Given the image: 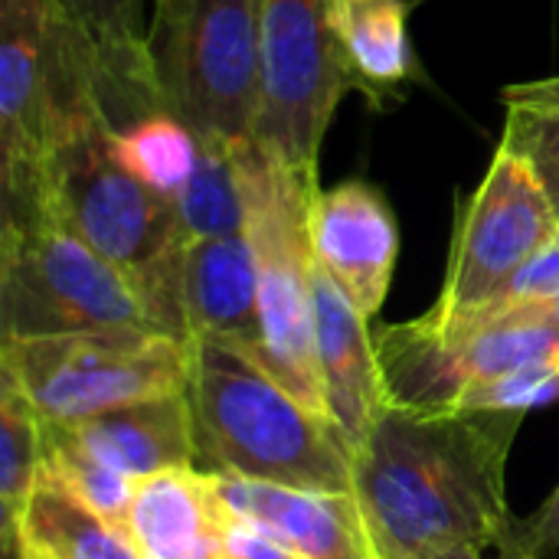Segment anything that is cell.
Returning <instances> with one entry per match:
<instances>
[{
	"instance_id": "6da1fadb",
	"label": "cell",
	"mask_w": 559,
	"mask_h": 559,
	"mask_svg": "<svg viewBox=\"0 0 559 559\" xmlns=\"http://www.w3.org/2000/svg\"><path fill=\"white\" fill-rule=\"evenodd\" d=\"M527 413L383 406L354 455L357 495L396 559L472 544L504 550L514 537L508 455Z\"/></svg>"
},
{
	"instance_id": "5bb4252c",
	"label": "cell",
	"mask_w": 559,
	"mask_h": 559,
	"mask_svg": "<svg viewBox=\"0 0 559 559\" xmlns=\"http://www.w3.org/2000/svg\"><path fill=\"white\" fill-rule=\"evenodd\" d=\"M223 501L292 540L305 559H396L360 495H311L216 475Z\"/></svg>"
},
{
	"instance_id": "3957f363",
	"label": "cell",
	"mask_w": 559,
	"mask_h": 559,
	"mask_svg": "<svg viewBox=\"0 0 559 559\" xmlns=\"http://www.w3.org/2000/svg\"><path fill=\"white\" fill-rule=\"evenodd\" d=\"M197 468L311 495H357L354 449L259 357L223 337L187 344Z\"/></svg>"
},
{
	"instance_id": "7a4b0ae2",
	"label": "cell",
	"mask_w": 559,
	"mask_h": 559,
	"mask_svg": "<svg viewBox=\"0 0 559 559\" xmlns=\"http://www.w3.org/2000/svg\"><path fill=\"white\" fill-rule=\"evenodd\" d=\"M115 128L95 49L72 26L46 177L49 216L128 272L144 295L154 328L180 341L174 272L183 239L174 197L144 187L118 160Z\"/></svg>"
},
{
	"instance_id": "1f68e13d",
	"label": "cell",
	"mask_w": 559,
	"mask_h": 559,
	"mask_svg": "<svg viewBox=\"0 0 559 559\" xmlns=\"http://www.w3.org/2000/svg\"><path fill=\"white\" fill-rule=\"evenodd\" d=\"M328 3H331V10H334V7H337V3H344V0H328Z\"/></svg>"
},
{
	"instance_id": "9c48e42d",
	"label": "cell",
	"mask_w": 559,
	"mask_h": 559,
	"mask_svg": "<svg viewBox=\"0 0 559 559\" xmlns=\"http://www.w3.org/2000/svg\"><path fill=\"white\" fill-rule=\"evenodd\" d=\"M72 23L56 0H0V210L3 226L49 216L46 177Z\"/></svg>"
},
{
	"instance_id": "4316f807",
	"label": "cell",
	"mask_w": 559,
	"mask_h": 559,
	"mask_svg": "<svg viewBox=\"0 0 559 559\" xmlns=\"http://www.w3.org/2000/svg\"><path fill=\"white\" fill-rule=\"evenodd\" d=\"M550 298H559V239L547 242L511 278V285L495 301H504V305H540V301H550Z\"/></svg>"
},
{
	"instance_id": "f546056e",
	"label": "cell",
	"mask_w": 559,
	"mask_h": 559,
	"mask_svg": "<svg viewBox=\"0 0 559 559\" xmlns=\"http://www.w3.org/2000/svg\"><path fill=\"white\" fill-rule=\"evenodd\" d=\"M485 550L472 547V544H445V547H432L419 559H485Z\"/></svg>"
},
{
	"instance_id": "8fae6325",
	"label": "cell",
	"mask_w": 559,
	"mask_h": 559,
	"mask_svg": "<svg viewBox=\"0 0 559 559\" xmlns=\"http://www.w3.org/2000/svg\"><path fill=\"white\" fill-rule=\"evenodd\" d=\"M314 262L344 288L364 318H373L390 292L400 229L380 190L360 180L318 190L308 210Z\"/></svg>"
},
{
	"instance_id": "ac0fdd59",
	"label": "cell",
	"mask_w": 559,
	"mask_h": 559,
	"mask_svg": "<svg viewBox=\"0 0 559 559\" xmlns=\"http://www.w3.org/2000/svg\"><path fill=\"white\" fill-rule=\"evenodd\" d=\"M20 559H141L131 534L75 491H69L43 462L36 485L16 524Z\"/></svg>"
},
{
	"instance_id": "ffe728a7",
	"label": "cell",
	"mask_w": 559,
	"mask_h": 559,
	"mask_svg": "<svg viewBox=\"0 0 559 559\" xmlns=\"http://www.w3.org/2000/svg\"><path fill=\"white\" fill-rule=\"evenodd\" d=\"M236 144L226 138H200L197 170L174 197L180 239L246 233V187Z\"/></svg>"
},
{
	"instance_id": "4fadbf2b",
	"label": "cell",
	"mask_w": 559,
	"mask_h": 559,
	"mask_svg": "<svg viewBox=\"0 0 559 559\" xmlns=\"http://www.w3.org/2000/svg\"><path fill=\"white\" fill-rule=\"evenodd\" d=\"M311 288H314V337H318V364L324 380L328 416L357 455L373 419L386 406L380 364H377V341L367 328L370 318L357 311V305L344 295V288L318 262H314Z\"/></svg>"
},
{
	"instance_id": "7402d4cb",
	"label": "cell",
	"mask_w": 559,
	"mask_h": 559,
	"mask_svg": "<svg viewBox=\"0 0 559 559\" xmlns=\"http://www.w3.org/2000/svg\"><path fill=\"white\" fill-rule=\"evenodd\" d=\"M118 160L151 190L177 197L200 160V138L170 111H151L115 128Z\"/></svg>"
},
{
	"instance_id": "d4e9b609",
	"label": "cell",
	"mask_w": 559,
	"mask_h": 559,
	"mask_svg": "<svg viewBox=\"0 0 559 559\" xmlns=\"http://www.w3.org/2000/svg\"><path fill=\"white\" fill-rule=\"evenodd\" d=\"M559 400V360L527 364L498 380L481 383L462 409H498V413H531Z\"/></svg>"
},
{
	"instance_id": "f1b7e54d",
	"label": "cell",
	"mask_w": 559,
	"mask_h": 559,
	"mask_svg": "<svg viewBox=\"0 0 559 559\" xmlns=\"http://www.w3.org/2000/svg\"><path fill=\"white\" fill-rule=\"evenodd\" d=\"M504 98H531V102H559V79H544L531 85H514L504 92Z\"/></svg>"
},
{
	"instance_id": "52a82bcc",
	"label": "cell",
	"mask_w": 559,
	"mask_h": 559,
	"mask_svg": "<svg viewBox=\"0 0 559 559\" xmlns=\"http://www.w3.org/2000/svg\"><path fill=\"white\" fill-rule=\"evenodd\" d=\"M111 328L157 331L128 272L56 216L0 226V341Z\"/></svg>"
},
{
	"instance_id": "d6986e66",
	"label": "cell",
	"mask_w": 559,
	"mask_h": 559,
	"mask_svg": "<svg viewBox=\"0 0 559 559\" xmlns=\"http://www.w3.org/2000/svg\"><path fill=\"white\" fill-rule=\"evenodd\" d=\"M354 82L370 98L390 95L413 75L409 3L406 0H344L334 10Z\"/></svg>"
},
{
	"instance_id": "4dcf8cb0",
	"label": "cell",
	"mask_w": 559,
	"mask_h": 559,
	"mask_svg": "<svg viewBox=\"0 0 559 559\" xmlns=\"http://www.w3.org/2000/svg\"><path fill=\"white\" fill-rule=\"evenodd\" d=\"M498 559H537V557H527V554H521V550H504V554H498Z\"/></svg>"
},
{
	"instance_id": "484cf974",
	"label": "cell",
	"mask_w": 559,
	"mask_h": 559,
	"mask_svg": "<svg viewBox=\"0 0 559 559\" xmlns=\"http://www.w3.org/2000/svg\"><path fill=\"white\" fill-rule=\"evenodd\" d=\"M223 559H305V554L292 540H285L275 527L226 504Z\"/></svg>"
},
{
	"instance_id": "5b68a950",
	"label": "cell",
	"mask_w": 559,
	"mask_h": 559,
	"mask_svg": "<svg viewBox=\"0 0 559 559\" xmlns=\"http://www.w3.org/2000/svg\"><path fill=\"white\" fill-rule=\"evenodd\" d=\"M151 3L144 46L160 111L197 138H255L262 0Z\"/></svg>"
},
{
	"instance_id": "2e32d148",
	"label": "cell",
	"mask_w": 559,
	"mask_h": 559,
	"mask_svg": "<svg viewBox=\"0 0 559 559\" xmlns=\"http://www.w3.org/2000/svg\"><path fill=\"white\" fill-rule=\"evenodd\" d=\"M56 426V423H52ZM98 462L144 481L174 468H197V439L187 393L118 406L62 426Z\"/></svg>"
},
{
	"instance_id": "9a60e30c",
	"label": "cell",
	"mask_w": 559,
	"mask_h": 559,
	"mask_svg": "<svg viewBox=\"0 0 559 559\" xmlns=\"http://www.w3.org/2000/svg\"><path fill=\"white\" fill-rule=\"evenodd\" d=\"M226 501L216 475L174 468L138 481L128 534L141 559H223Z\"/></svg>"
},
{
	"instance_id": "e0dca14e",
	"label": "cell",
	"mask_w": 559,
	"mask_h": 559,
	"mask_svg": "<svg viewBox=\"0 0 559 559\" xmlns=\"http://www.w3.org/2000/svg\"><path fill=\"white\" fill-rule=\"evenodd\" d=\"M62 16L88 39L98 59L108 111L118 124V111L131 108V121L160 111L151 85L147 46H144V3L147 0H56Z\"/></svg>"
},
{
	"instance_id": "277c9868",
	"label": "cell",
	"mask_w": 559,
	"mask_h": 559,
	"mask_svg": "<svg viewBox=\"0 0 559 559\" xmlns=\"http://www.w3.org/2000/svg\"><path fill=\"white\" fill-rule=\"evenodd\" d=\"M246 187V233L259 265V357L301 403L328 416L314 337V252L308 210L321 187L275 164L255 138L236 144ZM331 419V416H328Z\"/></svg>"
},
{
	"instance_id": "ba28073f",
	"label": "cell",
	"mask_w": 559,
	"mask_h": 559,
	"mask_svg": "<svg viewBox=\"0 0 559 559\" xmlns=\"http://www.w3.org/2000/svg\"><path fill=\"white\" fill-rule=\"evenodd\" d=\"M357 88L328 0H262L259 147L318 187V154L337 102Z\"/></svg>"
},
{
	"instance_id": "83f0119b",
	"label": "cell",
	"mask_w": 559,
	"mask_h": 559,
	"mask_svg": "<svg viewBox=\"0 0 559 559\" xmlns=\"http://www.w3.org/2000/svg\"><path fill=\"white\" fill-rule=\"evenodd\" d=\"M504 550H521L527 557L544 559L547 554H557L559 550V488L544 501V508L527 518V521H518L514 527V537ZM501 550V554H504Z\"/></svg>"
},
{
	"instance_id": "30bf717a",
	"label": "cell",
	"mask_w": 559,
	"mask_h": 559,
	"mask_svg": "<svg viewBox=\"0 0 559 559\" xmlns=\"http://www.w3.org/2000/svg\"><path fill=\"white\" fill-rule=\"evenodd\" d=\"M559 213L524 154L498 144L481 183L465 197L436 318H459L501 298L511 278L557 239Z\"/></svg>"
},
{
	"instance_id": "d6a6232c",
	"label": "cell",
	"mask_w": 559,
	"mask_h": 559,
	"mask_svg": "<svg viewBox=\"0 0 559 559\" xmlns=\"http://www.w3.org/2000/svg\"><path fill=\"white\" fill-rule=\"evenodd\" d=\"M557 239H559V223H557Z\"/></svg>"
},
{
	"instance_id": "44dd1931",
	"label": "cell",
	"mask_w": 559,
	"mask_h": 559,
	"mask_svg": "<svg viewBox=\"0 0 559 559\" xmlns=\"http://www.w3.org/2000/svg\"><path fill=\"white\" fill-rule=\"evenodd\" d=\"M46 459V423L26 403V396L0 380V537L3 559L16 557V524L26 508V498L36 485V475Z\"/></svg>"
},
{
	"instance_id": "7c38bea8",
	"label": "cell",
	"mask_w": 559,
	"mask_h": 559,
	"mask_svg": "<svg viewBox=\"0 0 559 559\" xmlns=\"http://www.w3.org/2000/svg\"><path fill=\"white\" fill-rule=\"evenodd\" d=\"M177 318L183 344L223 337L249 354L259 344V265L249 233L183 239L177 252Z\"/></svg>"
},
{
	"instance_id": "603a6c76",
	"label": "cell",
	"mask_w": 559,
	"mask_h": 559,
	"mask_svg": "<svg viewBox=\"0 0 559 559\" xmlns=\"http://www.w3.org/2000/svg\"><path fill=\"white\" fill-rule=\"evenodd\" d=\"M43 462L88 508H95L102 518H108L111 524L128 531V511H131L138 481H131L128 475L98 462L62 426H52V423H46V459Z\"/></svg>"
},
{
	"instance_id": "8992f818",
	"label": "cell",
	"mask_w": 559,
	"mask_h": 559,
	"mask_svg": "<svg viewBox=\"0 0 559 559\" xmlns=\"http://www.w3.org/2000/svg\"><path fill=\"white\" fill-rule=\"evenodd\" d=\"M0 380L13 383L43 423H79L118 406L187 390V344L147 331H75L0 341Z\"/></svg>"
},
{
	"instance_id": "cb8c5ba5",
	"label": "cell",
	"mask_w": 559,
	"mask_h": 559,
	"mask_svg": "<svg viewBox=\"0 0 559 559\" xmlns=\"http://www.w3.org/2000/svg\"><path fill=\"white\" fill-rule=\"evenodd\" d=\"M508 124L501 144L531 160L559 213V102L504 98Z\"/></svg>"
}]
</instances>
